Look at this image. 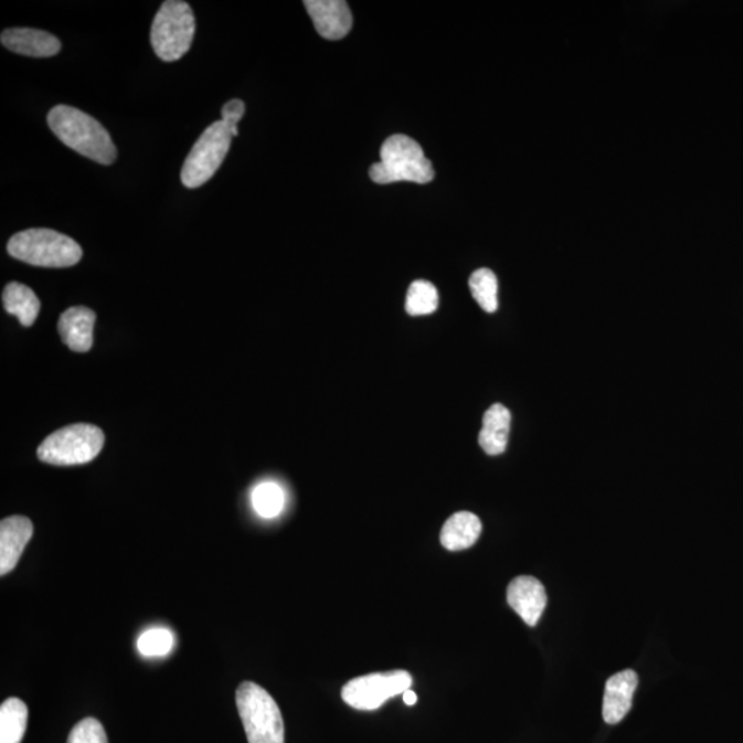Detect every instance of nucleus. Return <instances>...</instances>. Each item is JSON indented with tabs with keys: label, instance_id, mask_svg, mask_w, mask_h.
<instances>
[{
	"label": "nucleus",
	"instance_id": "f257e3e1",
	"mask_svg": "<svg viewBox=\"0 0 743 743\" xmlns=\"http://www.w3.org/2000/svg\"><path fill=\"white\" fill-rule=\"evenodd\" d=\"M47 123L61 142L99 164H114L117 150L109 132L99 121L68 105L54 106Z\"/></svg>",
	"mask_w": 743,
	"mask_h": 743
},
{
	"label": "nucleus",
	"instance_id": "f03ea898",
	"mask_svg": "<svg viewBox=\"0 0 743 743\" xmlns=\"http://www.w3.org/2000/svg\"><path fill=\"white\" fill-rule=\"evenodd\" d=\"M370 177L379 185L394 182H432L434 167L424 155L421 145L402 134L385 139L380 148V161L370 169Z\"/></svg>",
	"mask_w": 743,
	"mask_h": 743
},
{
	"label": "nucleus",
	"instance_id": "7ed1b4c3",
	"mask_svg": "<svg viewBox=\"0 0 743 743\" xmlns=\"http://www.w3.org/2000/svg\"><path fill=\"white\" fill-rule=\"evenodd\" d=\"M8 253L17 261L41 267H71L79 264L83 251L74 238L52 229H28L9 240Z\"/></svg>",
	"mask_w": 743,
	"mask_h": 743
},
{
	"label": "nucleus",
	"instance_id": "20e7f679",
	"mask_svg": "<svg viewBox=\"0 0 743 743\" xmlns=\"http://www.w3.org/2000/svg\"><path fill=\"white\" fill-rule=\"evenodd\" d=\"M236 703L248 743H284L283 714L269 692L254 681H244Z\"/></svg>",
	"mask_w": 743,
	"mask_h": 743
},
{
	"label": "nucleus",
	"instance_id": "39448f33",
	"mask_svg": "<svg viewBox=\"0 0 743 743\" xmlns=\"http://www.w3.org/2000/svg\"><path fill=\"white\" fill-rule=\"evenodd\" d=\"M105 444L103 429L93 424H71L50 434L38 448L39 460L52 466H79L91 463Z\"/></svg>",
	"mask_w": 743,
	"mask_h": 743
},
{
	"label": "nucleus",
	"instance_id": "423d86ee",
	"mask_svg": "<svg viewBox=\"0 0 743 743\" xmlns=\"http://www.w3.org/2000/svg\"><path fill=\"white\" fill-rule=\"evenodd\" d=\"M195 21L192 8L182 0H167L156 14L150 42L164 63H174L192 46Z\"/></svg>",
	"mask_w": 743,
	"mask_h": 743
},
{
	"label": "nucleus",
	"instance_id": "0eeeda50",
	"mask_svg": "<svg viewBox=\"0 0 743 743\" xmlns=\"http://www.w3.org/2000/svg\"><path fill=\"white\" fill-rule=\"evenodd\" d=\"M232 138V128L225 121L212 123L201 134L183 163L181 171L183 187L195 189L209 182L225 160L231 149Z\"/></svg>",
	"mask_w": 743,
	"mask_h": 743
},
{
	"label": "nucleus",
	"instance_id": "6e6552de",
	"mask_svg": "<svg viewBox=\"0 0 743 743\" xmlns=\"http://www.w3.org/2000/svg\"><path fill=\"white\" fill-rule=\"evenodd\" d=\"M412 683V676L406 670L361 676L343 687L342 698L349 707L359 711H376L390 698L411 690Z\"/></svg>",
	"mask_w": 743,
	"mask_h": 743
},
{
	"label": "nucleus",
	"instance_id": "1a4fd4ad",
	"mask_svg": "<svg viewBox=\"0 0 743 743\" xmlns=\"http://www.w3.org/2000/svg\"><path fill=\"white\" fill-rule=\"evenodd\" d=\"M508 605L529 627H535L546 607V592L538 579L521 575L513 579L507 590Z\"/></svg>",
	"mask_w": 743,
	"mask_h": 743
},
{
	"label": "nucleus",
	"instance_id": "9d476101",
	"mask_svg": "<svg viewBox=\"0 0 743 743\" xmlns=\"http://www.w3.org/2000/svg\"><path fill=\"white\" fill-rule=\"evenodd\" d=\"M305 8L322 38L340 41L349 35L353 26V15L343 0H306Z\"/></svg>",
	"mask_w": 743,
	"mask_h": 743
},
{
	"label": "nucleus",
	"instance_id": "9b49d317",
	"mask_svg": "<svg viewBox=\"0 0 743 743\" xmlns=\"http://www.w3.org/2000/svg\"><path fill=\"white\" fill-rule=\"evenodd\" d=\"M639 678L633 669H625L607 680L603 697V719L607 724H618L633 708Z\"/></svg>",
	"mask_w": 743,
	"mask_h": 743
},
{
	"label": "nucleus",
	"instance_id": "f8f14e48",
	"mask_svg": "<svg viewBox=\"0 0 743 743\" xmlns=\"http://www.w3.org/2000/svg\"><path fill=\"white\" fill-rule=\"evenodd\" d=\"M33 534L31 519L13 516L0 523V574L13 572Z\"/></svg>",
	"mask_w": 743,
	"mask_h": 743
},
{
	"label": "nucleus",
	"instance_id": "ddd939ff",
	"mask_svg": "<svg viewBox=\"0 0 743 743\" xmlns=\"http://www.w3.org/2000/svg\"><path fill=\"white\" fill-rule=\"evenodd\" d=\"M0 42L10 52L28 57L47 59L61 52L59 38L46 31L32 28H11L0 36Z\"/></svg>",
	"mask_w": 743,
	"mask_h": 743
},
{
	"label": "nucleus",
	"instance_id": "4468645a",
	"mask_svg": "<svg viewBox=\"0 0 743 743\" xmlns=\"http://www.w3.org/2000/svg\"><path fill=\"white\" fill-rule=\"evenodd\" d=\"M95 312L87 307H71L61 315L59 332L63 342L76 353H86L93 346Z\"/></svg>",
	"mask_w": 743,
	"mask_h": 743
},
{
	"label": "nucleus",
	"instance_id": "2eb2a0df",
	"mask_svg": "<svg viewBox=\"0 0 743 743\" xmlns=\"http://www.w3.org/2000/svg\"><path fill=\"white\" fill-rule=\"evenodd\" d=\"M511 412L505 405L495 404L484 415L479 445L489 456L505 454L510 437Z\"/></svg>",
	"mask_w": 743,
	"mask_h": 743
},
{
	"label": "nucleus",
	"instance_id": "dca6fc26",
	"mask_svg": "<svg viewBox=\"0 0 743 743\" xmlns=\"http://www.w3.org/2000/svg\"><path fill=\"white\" fill-rule=\"evenodd\" d=\"M482 523L473 512L461 511L452 516L441 530V544L448 551H463L477 543Z\"/></svg>",
	"mask_w": 743,
	"mask_h": 743
},
{
	"label": "nucleus",
	"instance_id": "f3484780",
	"mask_svg": "<svg viewBox=\"0 0 743 743\" xmlns=\"http://www.w3.org/2000/svg\"><path fill=\"white\" fill-rule=\"evenodd\" d=\"M3 307L9 315L19 318L24 327H32L41 311V300L30 287L10 283L3 290Z\"/></svg>",
	"mask_w": 743,
	"mask_h": 743
},
{
	"label": "nucleus",
	"instance_id": "a211bd4d",
	"mask_svg": "<svg viewBox=\"0 0 743 743\" xmlns=\"http://www.w3.org/2000/svg\"><path fill=\"white\" fill-rule=\"evenodd\" d=\"M28 723V708L19 698H9L0 707V743H21Z\"/></svg>",
	"mask_w": 743,
	"mask_h": 743
},
{
	"label": "nucleus",
	"instance_id": "6ab92c4d",
	"mask_svg": "<svg viewBox=\"0 0 743 743\" xmlns=\"http://www.w3.org/2000/svg\"><path fill=\"white\" fill-rule=\"evenodd\" d=\"M438 290L426 279L411 284L406 295V311L411 316H428L438 309Z\"/></svg>",
	"mask_w": 743,
	"mask_h": 743
},
{
	"label": "nucleus",
	"instance_id": "aec40b11",
	"mask_svg": "<svg viewBox=\"0 0 743 743\" xmlns=\"http://www.w3.org/2000/svg\"><path fill=\"white\" fill-rule=\"evenodd\" d=\"M469 289H471L474 299L486 312H495L499 307V283L490 269H478L469 277Z\"/></svg>",
	"mask_w": 743,
	"mask_h": 743
},
{
	"label": "nucleus",
	"instance_id": "412c9836",
	"mask_svg": "<svg viewBox=\"0 0 743 743\" xmlns=\"http://www.w3.org/2000/svg\"><path fill=\"white\" fill-rule=\"evenodd\" d=\"M253 507L259 517L276 518L284 510V491L275 482H264L256 486L251 496Z\"/></svg>",
	"mask_w": 743,
	"mask_h": 743
},
{
	"label": "nucleus",
	"instance_id": "4be33fe9",
	"mask_svg": "<svg viewBox=\"0 0 743 743\" xmlns=\"http://www.w3.org/2000/svg\"><path fill=\"white\" fill-rule=\"evenodd\" d=\"M137 649L144 657H166L174 649V634L167 628H152L139 636Z\"/></svg>",
	"mask_w": 743,
	"mask_h": 743
},
{
	"label": "nucleus",
	"instance_id": "5701e85b",
	"mask_svg": "<svg viewBox=\"0 0 743 743\" xmlns=\"http://www.w3.org/2000/svg\"><path fill=\"white\" fill-rule=\"evenodd\" d=\"M68 743H108V736L97 719L87 718L72 729Z\"/></svg>",
	"mask_w": 743,
	"mask_h": 743
},
{
	"label": "nucleus",
	"instance_id": "b1692460",
	"mask_svg": "<svg viewBox=\"0 0 743 743\" xmlns=\"http://www.w3.org/2000/svg\"><path fill=\"white\" fill-rule=\"evenodd\" d=\"M245 114V104L242 99L229 100L222 108V120L232 128L233 137L238 136L237 125Z\"/></svg>",
	"mask_w": 743,
	"mask_h": 743
},
{
	"label": "nucleus",
	"instance_id": "393cba45",
	"mask_svg": "<svg viewBox=\"0 0 743 743\" xmlns=\"http://www.w3.org/2000/svg\"><path fill=\"white\" fill-rule=\"evenodd\" d=\"M402 698H404V702L406 703L407 707L415 705V703L417 702L416 692H413L412 690H406L404 694H402Z\"/></svg>",
	"mask_w": 743,
	"mask_h": 743
}]
</instances>
